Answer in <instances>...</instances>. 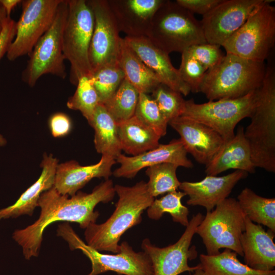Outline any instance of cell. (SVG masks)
<instances>
[{
    "label": "cell",
    "mask_w": 275,
    "mask_h": 275,
    "mask_svg": "<svg viewBox=\"0 0 275 275\" xmlns=\"http://www.w3.org/2000/svg\"><path fill=\"white\" fill-rule=\"evenodd\" d=\"M98 95L99 103L105 104L114 94L125 78L119 66L102 68L90 77Z\"/></svg>",
    "instance_id": "836d02e7"
},
{
    "label": "cell",
    "mask_w": 275,
    "mask_h": 275,
    "mask_svg": "<svg viewBox=\"0 0 275 275\" xmlns=\"http://www.w3.org/2000/svg\"><path fill=\"white\" fill-rule=\"evenodd\" d=\"M271 2L264 0L225 41L222 46L226 53L264 62L275 43V7Z\"/></svg>",
    "instance_id": "52a82bcc"
},
{
    "label": "cell",
    "mask_w": 275,
    "mask_h": 275,
    "mask_svg": "<svg viewBox=\"0 0 275 275\" xmlns=\"http://www.w3.org/2000/svg\"><path fill=\"white\" fill-rule=\"evenodd\" d=\"M178 70L181 79L188 86L190 92H200L207 70L186 50L181 53V64Z\"/></svg>",
    "instance_id": "8d00e7d4"
},
{
    "label": "cell",
    "mask_w": 275,
    "mask_h": 275,
    "mask_svg": "<svg viewBox=\"0 0 275 275\" xmlns=\"http://www.w3.org/2000/svg\"><path fill=\"white\" fill-rule=\"evenodd\" d=\"M124 39L128 46L154 72L160 83L184 96L189 93V88L181 79L178 69L173 66L168 53L146 36H125Z\"/></svg>",
    "instance_id": "ac0fdd59"
},
{
    "label": "cell",
    "mask_w": 275,
    "mask_h": 275,
    "mask_svg": "<svg viewBox=\"0 0 275 275\" xmlns=\"http://www.w3.org/2000/svg\"><path fill=\"white\" fill-rule=\"evenodd\" d=\"M58 160L52 154H44L41 164L42 169L38 180L30 186L13 205L0 209V220L17 218L21 215L32 216L38 207L41 194L53 186Z\"/></svg>",
    "instance_id": "cb8c5ba5"
},
{
    "label": "cell",
    "mask_w": 275,
    "mask_h": 275,
    "mask_svg": "<svg viewBox=\"0 0 275 275\" xmlns=\"http://www.w3.org/2000/svg\"><path fill=\"white\" fill-rule=\"evenodd\" d=\"M245 228L240 237L245 264L257 270L271 271L275 266L274 232L245 217Z\"/></svg>",
    "instance_id": "7402d4cb"
},
{
    "label": "cell",
    "mask_w": 275,
    "mask_h": 275,
    "mask_svg": "<svg viewBox=\"0 0 275 275\" xmlns=\"http://www.w3.org/2000/svg\"><path fill=\"white\" fill-rule=\"evenodd\" d=\"M168 124L180 135L186 152L205 166L224 143L222 136L212 128L184 116L171 120Z\"/></svg>",
    "instance_id": "e0dca14e"
},
{
    "label": "cell",
    "mask_w": 275,
    "mask_h": 275,
    "mask_svg": "<svg viewBox=\"0 0 275 275\" xmlns=\"http://www.w3.org/2000/svg\"><path fill=\"white\" fill-rule=\"evenodd\" d=\"M68 7L63 32V52L70 65L69 80L76 86L81 77L92 74L89 50L94 18L86 0H68Z\"/></svg>",
    "instance_id": "8992f818"
},
{
    "label": "cell",
    "mask_w": 275,
    "mask_h": 275,
    "mask_svg": "<svg viewBox=\"0 0 275 275\" xmlns=\"http://www.w3.org/2000/svg\"><path fill=\"white\" fill-rule=\"evenodd\" d=\"M16 32V22L11 17H8L0 34V60L7 54L15 38Z\"/></svg>",
    "instance_id": "60d3db41"
},
{
    "label": "cell",
    "mask_w": 275,
    "mask_h": 275,
    "mask_svg": "<svg viewBox=\"0 0 275 275\" xmlns=\"http://www.w3.org/2000/svg\"><path fill=\"white\" fill-rule=\"evenodd\" d=\"M169 54L207 43L200 21L176 1H164L155 13L147 36Z\"/></svg>",
    "instance_id": "5b68a950"
},
{
    "label": "cell",
    "mask_w": 275,
    "mask_h": 275,
    "mask_svg": "<svg viewBox=\"0 0 275 275\" xmlns=\"http://www.w3.org/2000/svg\"><path fill=\"white\" fill-rule=\"evenodd\" d=\"M264 0H222L200 21L207 43L221 46Z\"/></svg>",
    "instance_id": "9a60e30c"
},
{
    "label": "cell",
    "mask_w": 275,
    "mask_h": 275,
    "mask_svg": "<svg viewBox=\"0 0 275 275\" xmlns=\"http://www.w3.org/2000/svg\"><path fill=\"white\" fill-rule=\"evenodd\" d=\"M151 97L168 123L183 114L186 100L181 93L166 85L160 83L151 92Z\"/></svg>",
    "instance_id": "d590c367"
},
{
    "label": "cell",
    "mask_w": 275,
    "mask_h": 275,
    "mask_svg": "<svg viewBox=\"0 0 275 275\" xmlns=\"http://www.w3.org/2000/svg\"><path fill=\"white\" fill-rule=\"evenodd\" d=\"M5 11L0 5V34L2 32L5 22L8 18Z\"/></svg>",
    "instance_id": "7bdbcfd3"
},
{
    "label": "cell",
    "mask_w": 275,
    "mask_h": 275,
    "mask_svg": "<svg viewBox=\"0 0 275 275\" xmlns=\"http://www.w3.org/2000/svg\"><path fill=\"white\" fill-rule=\"evenodd\" d=\"M134 116L160 137L166 134L168 122L148 94L140 93Z\"/></svg>",
    "instance_id": "e575fe53"
},
{
    "label": "cell",
    "mask_w": 275,
    "mask_h": 275,
    "mask_svg": "<svg viewBox=\"0 0 275 275\" xmlns=\"http://www.w3.org/2000/svg\"><path fill=\"white\" fill-rule=\"evenodd\" d=\"M57 236L68 243L71 250H79L91 262L92 270L88 275L113 271L124 275H153L151 261L143 252H136L126 241L122 242L116 254H103L87 244L67 222L59 224Z\"/></svg>",
    "instance_id": "ba28073f"
},
{
    "label": "cell",
    "mask_w": 275,
    "mask_h": 275,
    "mask_svg": "<svg viewBox=\"0 0 275 275\" xmlns=\"http://www.w3.org/2000/svg\"><path fill=\"white\" fill-rule=\"evenodd\" d=\"M164 0H107L120 32L147 36L152 19Z\"/></svg>",
    "instance_id": "ffe728a7"
},
{
    "label": "cell",
    "mask_w": 275,
    "mask_h": 275,
    "mask_svg": "<svg viewBox=\"0 0 275 275\" xmlns=\"http://www.w3.org/2000/svg\"><path fill=\"white\" fill-rule=\"evenodd\" d=\"M76 86L74 94L67 101V106L80 112L88 122L100 103L99 98L90 77H81Z\"/></svg>",
    "instance_id": "d6a6232c"
},
{
    "label": "cell",
    "mask_w": 275,
    "mask_h": 275,
    "mask_svg": "<svg viewBox=\"0 0 275 275\" xmlns=\"http://www.w3.org/2000/svg\"><path fill=\"white\" fill-rule=\"evenodd\" d=\"M244 129L239 126L234 136L225 142L211 160L205 166L207 175L216 176L229 169L254 173L249 144L244 135Z\"/></svg>",
    "instance_id": "603a6c76"
},
{
    "label": "cell",
    "mask_w": 275,
    "mask_h": 275,
    "mask_svg": "<svg viewBox=\"0 0 275 275\" xmlns=\"http://www.w3.org/2000/svg\"><path fill=\"white\" fill-rule=\"evenodd\" d=\"M265 72L264 62L226 53L216 66L206 72L200 92L209 101L241 97L261 86Z\"/></svg>",
    "instance_id": "277c9868"
},
{
    "label": "cell",
    "mask_w": 275,
    "mask_h": 275,
    "mask_svg": "<svg viewBox=\"0 0 275 275\" xmlns=\"http://www.w3.org/2000/svg\"><path fill=\"white\" fill-rule=\"evenodd\" d=\"M200 261L198 265L206 275H275L274 270H257L242 263L237 254L228 249L215 255L201 254Z\"/></svg>",
    "instance_id": "83f0119b"
},
{
    "label": "cell",
    "mask_w": 275,
    "mask_h": 275,
    "mask_svg": "<svg viewBox=\"0 0 275 275\" xmlns=\"http://www.w3.org/2000/svg\"><path fill=\"white\" fill-rule=\"evenodd\" d=\"M244 135L251 150L255 168L275 172V68L266 67L261 86L257 89L256 104Z\"/></svg>",
    "instance_id": "3957f363"
},
{
    "label": "cell",
    "mask_w": 275,
    "mask_h": 275,
    "mask_svg": "<svg viewBox=\"0 0 275 275\" xmlns=\"http://www.w3.org/2000/svg\"><path fill=\"white\" fill-rule=\"evenodd\" d=\"M215 207L207 212L196 231L207 255H215L221 249H228L243 257L240 237L245 230V216L238 201L227 198Z\"/></svg>",
    "instance_id": "9c48e42d"
},
{
    "label": "cell",
    "mask_w": 275,
    "mask_h": 275,
    "mask_svg": "<svg viewBox=\"0 0 275 275\" xmlns=\"http://www.w3.org/2000/svg\"><path fill=\"white\" fill-rule=\"evenodd\" d=\"M115 190L119 199L113 214L103 223L90 224L84 233L86 244L99 252L118 253L122 235L142 222L144 211L154 200L144 181L132 186L117 184Z\"/></svg>",
    "instance_id": "7a4b0ae2"
},
{
    "label": "cell",
    "mask_w": 275,
    "mask_h": 275,
    "mask_svg": "<svg viewBox=\"0 0 275 275\" xmlns=\"http://www.w3.org/2000/svg\"><path fill=\"white\" fill-rule=\"evenodd\" d=\"M248 174L235 170L223 176L207 175L200 181L181 182L179 188L188 196L187 205L201 206L210 212L228 197L236 184L245 178Z\"/></svg>",
    "instance_id": "d6986e66"
},
{
    "label": "cell",
    "mask_w": 275,
    "mask_h": 275,
    "mask_svg": "<svg viewBox=\"0 0 275 275\" xmlns=\"http://www.w3.org/2000/svg\"><path fill=\"white\" fill-rule=\"evenodd\" d=\"M116 163L115 159L102 156L98 162L89 166H81L75 160L58 164L53 187L62 195L74 196L94 178L108 179Z\"/></svg>",
    "instance_id": "44dd1931"
},
{
    "label": "cell",
    "mask_w": 275,
    "mask_h": 275,
    "mask_svg": "<svg viewBox=\"0 0 275 275\" xmlns=\"http://www.w3.org/2000/svg\"><path fill=\"white\" fill-rule=\"evenodd\" d=\"M118 136L122 150L132 156L157 148L160 136L134 115L118 123Z\"/></svg>",
    "instance_id": "d4e9b609"
},
{
    "label": "cell",
    "mask_w": 275,
    "mask_h": 275,
    "mask_svg": "<svg viewBox=\"0 0 275 275\" xmlns=\"http://www.w3.org/2000/svg\"><path fill=\"white\" fill-rule=\"evenodd\" d=\"M139 92L125 78L112 97L103 105L117 123L134 115Z\"/></svg>",
    "instance_id": "f546056e"
},
{
    "label": "cell",
    "mask_w": 275,
    "mask_h": 275,
    "mask_svg": "<svg viewBox=\"0 0 275 275\" xmlns=\"http://www.w3.org/2000/svg\"><path fill=\"white\" fill-rule=\"evenodd\" d=\"M68 8V0H62L51 25L29 54L21 79L31 87L44 74H52L62 79L66 77L62 37Z\"/></svg>",
    "instance_id": "30bf717a"
},
{
    "label": "cell",
    "mask_w": 275,
    "mask_h": 275,
    "mask_svg": "<svg viewBox=\"0 0 275 275\" xmlns=\"http://www.w3.org/2000/svg\"><path fill=\"white\" fill-rule=\"evenodd\" d=\"M115 186L111 179L97 185L91 193L78 191L69 198L59 193L53 186L40 196L38 207L41 209L39 218L33 224L17 229L12 238L22 250L26 260L39 256L45 229L56 222H74L81 229L96 223L99 213L94 208L99 203L112 201L115 195Z\"/></svg>",
    "instance_id": "6da1fadb"
},
{
    "label": "cell",
    "mask_w": 275,
    "mask_h": 275,
    "mask_svg": "<svg viewBox=\"0 0 275 275\" xmlns=\"http://www.w3.org/2000/svg\"><path fill=\"white\" fill-rule=\"evenodd\" d=\"M6 143V139L0 134V146H5Z\"/></svg>",
    "instance_id": "f6af8a7d"
},
{
    "label": "cell",
    "mask_w": 275,
    "mask_h": 275,
    "mask_svg": "<svg viewBox=\"0 0 275 275\" xmlns=\"http://www.w3.org/2000/svg\"><path fill=\"white\" fill-rule=\"evenodd\" d=\"M21 2V0H0V5L5 11L7 17H10L13 9Z\"/></svg>",
    "instance_id": "b9f144b4"
},
{
    "label": "cell",
    "mask_w": 275,
    "mask_h": 275,
    "mask_svg": "<svg viewBox=\"0 0 275 275\" xmlns=\"http://www.w3.org/2000/svg\"><path fill=\"white\" fill-rule=\"evenodd\" d=\"M119 64L125 78L139 93H151L160 83L154 72L128 46L124 38L121 42Z\"/></svg>",
    "instance_id": "4316f807"
},
{
    "label": "cell",
    "mask_w": 275,
    "mask_h": 275,
    "mask_svg": "<svg viewBox=\"0 0 275 275\" xmlns=\"http://www.w3.org/2000/svg\"><path fill=\"white\" fill-rule=\"evenodd\" d=\"M192 275H206V274L199 267L198 269L194 271V273Z\"/></svg>",
    "instance_id": "ee69618b"
},
{
    "label": "cell",
    "mask_w": 275,
    "mask_h": 275,
    "mask_svg": "<svg viewBox=\"0 0 275 275\" xmlns=\"http://www.w3.org/2000/svg\"><path fill=\"white\" fill-rule=\"evenodd\" d=\"M187 153L180 139H173L167 144H159L157 148L136 156H127L121 153L116 159L120 166L113 174L118 178L131 179L142 169L163 163L191 168L193 163L187 158Z\"/></svg>",
    "instance_id": "2e32d148"
},
{
    "label": "cell",
    "mask_w": 275,
    "mask_h": 275,
    "mask_svg": "<svg viewBox=\"0 0 275 275\" xmlns=\"http://www.w3.org/2000/svg\"><path fill=\"white\" fill-rule=\"evenodd\" d=\"M62 0H23L22 13L16 22L15 38L7 52V59L13 61L29 54L48 30Z\"/></svg>",
    "instance_id": "7c38bea8"
},
{
    "label": "cell",
    "mask_w": 275,
    "mask_h": 275,
    "mask_svg": "<svg viewBox=\"0 0 275 275\" xmlns=\"http://www.w3.org/2000/svg\"><path fill=\"white\" fill-rule=\"evenodd\" d=\"M186 50L207 71L216 66L225 56L221 46L208 43L192 45Z\"/></svg>",
    "instance_id": "74e56055"
},
{
    "label": "cell",
    "mask_w": 275,
    "mask_h": 275,
    "mask_svg": "<svg viewBox=\"0 0 275 275\" xmlns=\"http://www.w3.org/2000/svg\"><path fill=\"white\" fill-rule=\"evenodd\" d=\"M257 91L237 98L221 99L200 104L190 99L185 101L181 116L212 128L225 142L234 136L235 128L240 121L251 117L256 104Z\"/></svg>",
    "instance_id": "8fae6325"
},
{
    "label": "cell",
    "mask_w": 275,
    "mask_h": 275,
    "mask_svg": "<svg viewBox=\"0 0 275 275\" xmlns=\"http://www.w3.org/2000/svg\"><path fill=\"white\" fill-rule=\"evenodd\" d=\"M88 123L94 129V143L97 152L116 160L122 151L117 124L103 104L97 105Z\"/></svg>",
    "instance_id": "484cf974"
},
{
    "label": "cell",
    "mask_w": 275,
    "mask_h": 275,
    "mask_svg": "<svg viewBox=\"0 0 275 275\" xmlns=\"http://www.w3.org/2000/svg\"><path fill=\"white\" fill-rule=\"evenodd\" d=\"M178 167L174 163H163L147 168V188L152 197L177 190L181 183L176 175Z\"/></svg>",
    "instance_id": "1f68e13d"
},
{
    "label": "cell",
    "mask_w": 275,
    "mask_h": 275,
    "mask_svg": "<svg viewBox=\"0 0 275 275\" xmlns=\"http://www.w3.org/2000/svg\"><path fill=\"white\" fill-rule=\"evenodd\" d=\"M244 215L253 223L262 224L275 233V199L257 195L250 188H244L237 197Z\"/></svg>",
    "instance_id": "f1b7e54d"
},
{
    "label": "cell",
    "mask_w": 275,
    "mask_h": 275,
    "mask_svg": "<svg viewBox=\"0 0 275 275\" xmlns=\"http://www.w3.org/2000/svg\"><path fill=\"white\" fill-rule=\"evenodd\" d=\"M185 195L183 191L176 190L167 193L160 199H154L147 209L148 216L158 220L164 213H168L174 222L186 227L189 223V210L181 203V199Z\"/></svg>",
    "instance_id": "4dcf8cb0"
},
{
    "label": "cell",
    "mask_w": 275,
    "mask_h": 275,
    "mask_svg": "<svg viewBox=\"0 0 275 275\" xmlns=\"http://www.w3.org/2000/svg\"><path fill=\"white\" fill-rule=\"evenodd\" d=\"M94 25L89 50L92 74L106 67L119 65L122 38L107 0H89Z\"/></svg>",
    "instance_id": "4fadbf2b"
},
{
    "label": "cell",
    "mask_w": 275,
    "mask_h": 275,
    "mask_svg": "<svg viewBox=\"0 0 275 275\" xmlns=\"http://www.w3.org/2000/svg\"><path fill=\"white\" fill-rule=\"evenodd\" d=\"M49 126L52 136L61 138L67 135L71 129L70 118L63 113L53 114L49 120Z\"/></svg>",
    "instance_id": "f35d334b"
},
{
    "label": "cell",
    "mask_w": 275,
    "mask_h": 275,
    "mask_svg": "<svg viewBox=\"0 0 275 275\" xmlns=\"http://www.w3.org/2000/svg\"><path fill=\"white\" fill-rule=\"evenodd\" d=\"M222 0H177L176 3L193 14L205 15L221 2Z\"/></svg>",
    "instance_id": "ab89813d"
},
{
    "label": "cell",
    "mask_w": 275,
    "mask_h": 275,
    "mask_svg": "<svg viewBox=\"0 0 275 275\" xmlns=\"http://www.w3.org/2000/svg\"><path fill=\"white\" fill-rule=\"evenodd\" d=\"M203 218L201 213L194 215L179 240L168 246L157 247L148 238L142 241L141 247L151 261L153 275H178L185 271H194L199 268L198 265L189 266L188 261L197 256L195 248L190 246Z\"/></svg>",
    "instance_id": "5bb4252c"
}]
</instances>
